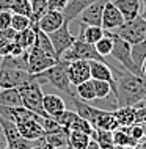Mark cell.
I'll return each instance as SVG.
<instances>
[{
  "instance_id": "cell-1",
  "label": "cell",
  "mask_w": 146,
  "mask_h": 149,
  "mask_svg": "<svg viewBox=\"0 0 146 149\" xmlns=\"http://www.w3.org/2000/svg\"><path fill=\"white\" fill-rule=\"evenodd\" d=\"M110 66V64H108ZM115 77V100L116 107L135 105L146 97V75H137L124 68H112Z\"/></svg>"
},
{
  "instance_id": "cell-2",
  "label": "cell",
  "mask_w": 146,
  "mask_h": 149,
  "mask_svg": "<svg viewBox=\"0 0 146 149\" xmlns=\"http://www.w3.org/2000/svg\"><path fill=\"white\" fill-rule=\"evenodd\" d=\"M44 80L41 79L39 74H35L33 79L28 80V82L22 83L21 86H17L19 90V94H21V99H22V107L31 110L33 113L43 116L46 118V111L43 108V90H41V83Z\"/></svg>"
},
{
  "instance_id": "cell-3",
  "label": "cell",
  "mask_w": 146,
  "mask_h": 149,
  "mask_svg": "<svg viewBox=\"0 0 146 149\" xmlns=\"http://www.w3.org/2000/svg\"><path fill=\"white\" fill-rule=\"evenodd\" d=\"M68 63L69 61L60 60L57 64H54L52 68L41 72L39 75H41V79L44 82H49L52 86H55L57 90H60L63 94H66L69 99H72V97H77V96H75V86L71 85L69 79H68V74H66Z\"/></svg>"
},
{
  "instance_id": "cell-4",
  "label": "cell",
  "mask_w": 146,
  "mask_h": 149,
  "mask_svg": "<svg viewBox=\"0 0 146 149\" xmlns=\"http://www.w3.org/2000/svg\"><path fill=\"white\" fill-rule=\"evenodd\" d=\"M63 61H75V60H85V61H105V58L102 55L97 54V50L94 49L93 44L85 42L80 36H75V41L74 44L68 49L64 54L61 55Z\"/></svg>"
},
{
  "instance_id": "cell-5",
  "label": "cell",
  "mask_w": 146,
  "mask_h": 149,
  "mask_svg": "<svg viewBox=\"0 0 146 149\" xmlns=\"http://www.w3.org/2000/svg\"><path fill=\"white\" fill-rule=\"evenodd\" d=\"M108 33H110V36L113 38V49L110 52V55L121 64V68H124L126 71L132 72V74H137V75H143L141 71L135 66V63H133V60H132L131 44L127 41H124L123 38H119L118 35L112 33V31H108Z\"/></svg>"
},
{
  "instance_id": "cell-6",
  "label": "cell",
  "mask_w": 146,
  "mask_h": 149,
  "mask_svg": "<svg viewBox=\"0 0 146 149\" xmlns=\"http://www.w3.org/2000/svg\"><path fill=\"white\" fill-rule=\"evenodd\" d=\"M112 33L118 35L124 41H127L131 46L146 39V21L141 16H137L132 21H126L121 27L113 30Z\"/></svg>"
},
{
  "instance_id": "cell-7",
  "label": "cell",
  "mask_w": 146,
  "mask_h": 149,
  "mask_svg": "<svg viewBox=\"0 0 146 149\" xmlns=\"http://www.w3.org/2000/svg\"><path fill=\"white\" fill-rule=\"evenodd\" d=\"M60 60H55L54 57L44 54L43 50L31 47L27 50V71L30 74H41L49 68H52L54 64H57Z\"/></svg>"
},
{
  "instance_id": "cell-8",
  "label": "cell",
  "mask_w": 146,
  "mask_h": 149,
  "mask_svg": "<svg viewBox=\"0 0 146 149\" xmlns=\"http://www.w3.org/2000/svg\"><path fill=\"white\" fill-rule=\"evenodd\" d=\"M49 39H50L52 46H54L57 60H60V58H61V55H63L68 49H69L72 44H74L75 36L71 33L69 24L63 22V25L60 27L58 30H55V31H52V33H49Z\"/></svg>"
},
{
  "instance_id": "cell-9",
  "label": "cell",
  "mask_w": 146,
  "mask_h": 149,
  "mask_svg": "<svg viewBox=\"0 0 146 149\" xmlns=\"http://www.w3.org/2000/svg\"><path fill=\"white\" fill-rule=\"evenodd\" d=\"M66 74L69 79L71 85L77 86L80 83L87 82L91 79V71H90V61L85 60H75V61H69L66 68Z\"/></svg>"
},
{
  "instance_id": "cell-10",
  "label": "cell",
  "mask_w": 146,
  "mask_h": 149,
  "mask_svg": "<svg viewBox=\"0 0 146 149\" xmlns=\"http://www.w3.org/2000/svg\"><path fill=\"white\" fill-rule=\"evenodd\" d=\"M107 2L108 0H94L79 14V17L75 21L79 24H85V25H101V22H102V11Z\"/></svg>"
},
{
  "instance_id": "cell-11",
  "label": "cell",
  "mask_w": 146,
  "mask_h": 149,
  "mask_svg": "<svg viewBox=\"0 0 146 149\" xmlns=\"http://www.w3.org/2000/svg\"><path fill=\"white\" fill-rule=\"evenodd\" d=\"M124 17L121 14V11L116 8V5L108 0L104 6V11H102V22H101V27L105 30V31H113L116 30L118 27H121L124 24Z\"/></svg>"
},
{
  "instance_id": "cell-12",
  "label": "cell",
  "mask_w": 146,
  "mask_h": 149,
  "mask_svg": "<svg viewBox=\"0 0 146 149\" xmlns=\"http://www.w3.org/2000/svg\"><path fill=\"white\" fill-rule=\"evenodd\" d=\"M17 127L19 134L22 138L28 140V141H44V129L39 124V121L36 119H24V121H17L14 123Z\"/></svg>"
},
{
  "instance_id": "cell-13",
  "label": "cell",
  "mask_w": 146,
  "mask_h": 149,
  "mask_svg": "<svg viewBox=\"0 0 146 149\" xmlns=\"http://www.w3.org/2000/svg\"><path fill=\"white\" fill-rule=\"evenodd\" d=\"M64 22V17H63V13L61 11H55V10H47L41 17L39 21L36 22V27H38L41 31L44 33H52V31L58 30L60 27L63 25Z\"/></svg>"
},
{
  "instance_id": "cell-14",
  "label": "cell",
  "mask_w": 146,
  "mask_h": 149,
  "mask_svg": "<svg viewBox=\"0 0 146 149\" xmlns=\"http://www.w3.org/2000/svg\"><path fill=\"white\" fill-rule=\"evenodd\" d=\"M71 102H72V105H74V111L77 115L80 116V118H83V119H87L88 123L91 124H94V121L97 119V116H99L101 113H102V108H97L94 105H91L90 102H85V100H80L79 97H72L71 99Z\"/></svg>"
},
{
  "instance_id": "cell-15",
  "label": "cell",
  "mask_w": 146,
  "mask_h": 149,
  "mask_svg": "<svg viewBox=\"0 0 146 149\" xmlns=\"http://www.w3.org/2000/svg\"><path fill=\"white\" fill-rule=\"evenodd\" d=\"M43 108L47 116L55 118L57 115H60L61 111L66 110V102H64V99L61 96L49 93V94L43 96Z\"/></svg>"
},
{
  "instance_id": "cell-16",
  "label": "cell",
  "mask_w": 146,
  "mask_h": 149,
  "mask_svg": "<svg viewBox=\"0 0 146 149\" xmlns=\"http://www.w3.org/2000/svg\"><path fill=\"white\" fill-rule=\"evenodd\" d=\"M90 71H91V79L94 80H104L112 85V91L115 94V77L113 72L108 66V63L104 61H90Z\"/></svg>"
},
{
  "instance_id": "cell-17",
  "label": "cell",
  "mask_w": 146,
  "mask_h": 149,
  "mask_svg": "<svg viewBox=\"0 0 146 149\" xmlns=\"http://www.w3.org/2000/svg\"><path fill=\"white\" fill-rule=\"evenodd\" d=\"M112 2L121 11L124 21H132L137 16H140L141 0H112Z\"/></svg>"
},
{
  "instance_id": "cell-18",
  "label": "cell",
  "mask_w": 146,
  "mask_h": 149,
  "mask_svg": "<svg viewBox=\"0 0 146 149\" xmlns=\"http://www.w3.org/2000/svg\"><path fill=\"white\" fill-rule=\"evenodd\" d=\"M69 129H66V127H57L54 129V130H50V132H46L44 134V141L49 143V144H52L54 148L57 149H60V148H63V146H66L68 143H69Z\"/></svg>"
},
{
  "instance_id": "cell-19",
  "label": "cell",
  "mask_w": 146,
  "mask_h": 149,
  "mask_svg": "<svg viewBox=\"0 0 146 149\" xmlns=\"http://www.w3.org/2000/svg\"><path fill=\"white\" fill-rule=\"evenodd\" d=\"M113 135V144H115V149H132L135 146L137 140H133L131 135H129L127 129L126 127H118L116 130L112 132Z\"/></svg>"
},
{
  "instance_id": "cell-20",
  "label": "cell",
  "mask_w": 146,
  "mask_h": 149,
  "mask_svg": "<svg viewBox=\"0 0 146 149\" xmlns=\"http://www.w3.org/2000/svg\"><path fill=\"white\" fill-rule=\"evenodd\" d=\"M94 129H101V130H108V132H113L119 127V123L116 119V116L113 111H108V110H104L102 113L97 116V119L94 121L93 124Z\"/></svg>"
},
{
  "instance_id": "cell-21",
  "label": "cell",
  "mask_w": 146,
  "mask_h": 149,
  "mask_svg": "<svg viewBox=\"0 0 146 149\" xmlns=\"http://www.w3.org/2000/svg\"><path fill=\"white\" fill-rule=\"evenodd\" d=\"M104 35H105V30L101 25H85V24H80V33H79V36L83 39L85 42L93 44V46H94V42L99 41Z\"/></svg>"
},
{
  "instance_id": "cell-22",
  "label": "cell",
  "mask_w": 146,
  "mask_h": 149,
  "mask_svg": "<svg viewBox=\"0 0 146 149\" xmlns=\"http://www.w3.org/2000/svg\"><path fill=\"white\" fill-rule=\"evenodd\" d=\"M113 113L118 119L119 127H129L132 124H135V107L133 105L118 107L116 110H113Z\"/></svg>"
},
{
  "instance_id": "cell-23",
  "label": "cell",
  "mask_w": 146,
  "mask_h": 149,
  "mask_svg": "<svg viewBox=\"0 0 146 149\" xmlns=\"http://www.w3.org/2000/svg\"><path fill=\"white\" fill-rule=\"evenodd\" d=\"M0 105L3 107H21L22 99L17 88H5L0 90Z\"/></svg>"
},
{
  "instance_id": "cell-24",
  "label": "cell",
  "mask_w": 146,
  "mask_h": 149,
  "mask_svg": "<svg viewBox=\"0 0 146 149\" xmlns=\"http://www.w3.org/2000/svg\"><path fill=\"white\" fill-rule=\"evenodd\" d=\"M35 39H36V25L30 27V29H27L24 31H17L16 38H14V42H17L24 50H28L33 47Z\"/></svg>"
},
{
  "instance_id": "cell-25",
  "label": "cell",
  "mask_w": 146,
  "mask_h": 149,
  "mask_svg": "<svg viewBox=\"0 0 146 149\" xmlns=\"http://www.w3.org/2000/svg\"><path fill=\"white\" fill-rule=\"evenodd\" d=\"M33 47H36V49L43 50L44 54L50 55V57H54L57 60V55H55V50H54V46H52L50 39H49V35L44 33V31H41L36 27V39H35V44Z\"/></svg>"
},
{
  "instance_id": "cell-26",
  "label": "cell",
  "mask_w": 146,
  "mask_h": 149,
  "mask_svg": "<svg viewBox=\"0 0 146 149\" xmlns=\"http://www.w3.org/2000/svg\"><path fill=\"white\" fill-rule=\"evenodd\" d=\"M91 140L99 144L101 149H115V144H113V135L112 132L108 130H101V129H94L91 135Z\"/></svg>"
},
{
  "instance_id": "cell-27",
  "label": "cell",
  "mask_w": 146,
  "mask_h": 149,
  "mask_svg": "<svg viewBox=\"0 0 146 149\" xmlns=\"http://www.w3.org/2000/svg\"><path fill=\"white\" fill-rule=\"evenodd\" d=\"M75 96L80 100H85V102H94L96 94H94V86H93L91 79L75 86Z\"/></svg>"
},
{
  "instance_id": "cell-28",
  "label": "cell",
  "mask_w": 146,
  "mask_h": 149,
  "mask_svg": "<svg viewBox=\"0 0 146 149\" xmlns=\"http://www.w3.org/2000/svg\"><path fill=\"white\" fill-rule=\"evenodd\" d=\"M90 141H91V136L83 134V132H75V130L69 132V143L68 144L74 149H85Z\"/></svg>"
},
{
  "instance_id": "cell-29",
  "label": "cell",
  "mask_w": 146,
  "mask_h": 149,
  "mask_svg": "<svg viewBox=\"0 0 146 149\" xmlns=\"http://www.w3.org/2000/svg\"><path fill=\"white\" fill-rule=\"evenodd\" d=\"M131 54H132V60L135 63V66L141 71V63L146 58V39L131 46Z\"/></svg>"
},
{
  "instance_id": "cell-30",
  "label": "cell",
  "mask_w": 146,
  "mask_h": 149,
  "mask_svg": "<svg viewBox=\"0 0 146 149\" xmlns=\"http://www.w3.org/2000/svg\"><path fill=\"white\" fill-rule=\"evenodd\" d=\"M94 49L97 50V54L102 55L104 58L107 57V55H110V52L113 49V38L110 36L108 31H105V35L102 36V38L94 42Z\"/></svg>"
},
{
  "instance_id": "cell-31",
  "label": "cell",
  "mask_w": 146,
  "mask_h": 149,
  "mask_svg": "<svg viewBox=\"0 0 146 149\" xmlns=\"http://www.w3.org/2000/svg\"><path fill=\"white\" fill-rule=\"evenodd\" d=\"M33 27V22L28 16L24 14H16L13 13V17H11V29H14L16 31H24L27 29Z\"/></svg>"
},
{
  "instance_id": "cell-32",
  "label": "cell",
  "mask_w": 146,
  "mask_h": 149,
  "mask_svg": "<svg viewBox=\"0 0 146 149\" xmlns=\"http://www.w3.org/2000/svg\"><path fill=\"white\" fill-rule=\"evenodd\" d=\"M30 5H31V22H33V25H36L39 17L47 11V2L46 0H30Z\"/></svg>"
},
{
  "instance_id": "cell-33",
  "label": "cell",
  "mask_w": 146,
  "mask_h": 149,
  "mask_svg": "<svg viewBox=\"0 0 146 149\" xmlns=\"http://www.w3.org/2000/svg\"><path fill=\"white\" fill-rule=\"evenodd\" d=\"M69 130H75V132H83V134H87V135H93V132H94V127L91 126L90 123H88L87 119H83V118H80L79 115L75 116V119L72 121V124H71V127H69Z\"/></svg>"
},
{
  "instance_id": "cell-34",
  "label": "cell",
  "mask_w": 146,
  "mask_h": 149,
  "mask_svg": "<svg viewBox=\"0 0 146 149\" xmlns=\"http://www.w3.org/2000/svg\"><path fill=\"white\" fill-rule=\"evenodd\" d=\"M93 86H94V94L96 99H105L108 97V94L112 93V85L108 82H104V80H94L91 79Z\"/></svg>"
},
{
  "instance_id": "cell-35",
  "label": "cell",
  "mask_w": 146,
  "mask_h": 149,
  "mask_svg": "<svg viewBox=\"0 0 146 149\" xmlns=\"http://www.w3.org/2000/svg\"><path fill=\"white\" fill-rule=\"evenodd\" d=\"M13 13L16 14H24L28 16L31 19V5H30V0H14V3L10 8Z\"/></svg>"
},
{
  "instance_id": "cell-36",
  "label": "cell",
  "mask_w": 146,
  "mask_h": 149,
  "mask_svg": "<svg viewBox=\"0 0 146 149\" xmlns=\"http://www.w3.org/2000/svg\"><path fill=\"white\" fill-rule=\"evenodd\" d=\"M75 116H77V113H75L74 110H68V108H66V110L61 111L60 115H57L54 119H55V121H57V123H58L61 127L69 129V127H71V124H72V121L75 119Z\"/></svg>"
},
{
  "instance_id": "cell-37",
  "label": "cell",
  "mask_w": 146,
  "mask_h": 149,
  "mask_svg": "<svg viewBox=\"0 0 146 149\" xmlns=\"http://www.w3.org/2000/svg\"><path fill=\"white\" fill-rule=\"evenodd\" d=\"M126 129H127L129 135H131L133 140H137V141H140V140H143L146 136V130H145L143 124H132V126H129Z\"/></svg>"
},
{
  "instance_id": "cell-38",
  "label": "cell",
  "mask_w": 146,
  "mask_h": 149,
  "mask_svg": "<svg viewBox=\"0 0 146 149\" xmlns=\"http://www.w3.org/2000/svg\"><path fill=\"white\" fill-rule=\"evenodd\" d=\"M11 17H13L11 10H0V30L11 27Z\"/></svg>"
},
{
  "instance_id": "cell-39",
  "label": "cell",
  "mask_w": 146,
  "mask_h": 149,
  "mask_svg": "<svg viewBox=\"0 0 146 149\" xmlns=\"http://www.w3.org/2000/svg\"><path fill=\"white\" fill-rule=\"evenodd\" d=\"M47 2V10H55V11H63L64 6L68 5L69 0H46Z\"/></svg>"
},
{
  "instance_id": "cell-40",
  "label": "cell",
  "mask_w": 146,
  "mask_h": 149,
  "mask_svg": "<svg viewBox=\"0 0 146 149\" xmlns=\"http://www.w3.org/2000/svg\"><path fill=\"white\" fill-rule=\"evenodd\" d=\"M16 31L14 29H11V27H8V29H3L0 30V39H6V41H14L16 38Z\"/></svg>"
},
{
  "instance_id": "cell-41",
  "label": "cell",
  "mask_w": 146,
  "mask_h": 149,
  "mask_svg": "<svg viewBox=\"0 0 146 149\" xmlns=\"http://www.w3.org/2000/svg\"><path fill=\"white\" fill-rule=\"evenodd\" d=\"M11 44L13 41H6V39H0V57H8L11 50Z\"/></svg>"
},
{
  "instance_id": "cell-42",
  "label": "cell",
  "mask_w": 146,
  "mask_h": 149,
  "mask_svg": "<svg viewBox=\"0 0 146 149\" xmlns=\"http://www.w3.org/2000/svg\"><path fill=\"white\" fill-rule=\"evenodd\" d=\"M14 0H0V10H10Z\"/></svg>"
},
{
  "instance_id": "cell-43",
  "label": "cell",
  "mask_w": 146,
  "mask_h": 149,
  "mask_svg": "<svg viewBox=\"0 0 146 149\" xmlns=\"http://www.w3.org/2000/svg\"><path fill=\"white\" fill-rule=\"evenodd\" d=\"M132 149H146V136H145L143 140H140V141L137 143V144H135V146H133Z\"/></svg>"
},
{
  "instance_id": "cell-44",
  "label": "cell",
  "mask_w": 146,
  "mask_h": 149,
  "mask_svg": "<svg viewBox=\"0 0 146 149\" xmlns=\"http://www.w3.org/2000/svg\"><path fill=\"white\" fill-rule=\"evenodd\" d=\"M140 16L146 21V0H141V10H140Z\"/></svg>"
},
{
  "instance_id": "cell-45",
  "label": "cell",
  "mask_w": 146,
  "mask_h": 149,
  "mask_svg": "<svg viewBox=\"0 0 146 149\" xmlns=\"http://www.w3.org/2000/svg\"><path fill=\"white\" fill-rule=\"evenodd\" d=\"M85 149H101V148H99V144H97L94 140H91V141L88 143V146L85 148Z\"/></svg>"
},
{
  "instance_id": "cell-46",
  "label": "cell",
  "mask_w": 146,
  "mask_h": 149,
  "mask_svg": "<svg viewBox=\"0 0 146 149\" xmlns=\"http://www.w3.org/2000/svg\"><path fill=\"white\" fill-rule=\"evenodd\" d=\"M39 149H57V148H54L52 144H49V143H41V146H39Z\"/></svg>"
},
{
  "instance_id": "cell-47",
  "label": "cell",
  "mask_w": 146,
  "mask_h": 149,
  "mask_svg": "<svg viewBox=\"0 0 146 149\" xmlns=\"http://www.w3.org/2000/svg\"><path fill=\"white\" fill-rule=\"evenodd\" d=\"M141 74L146 75V58L143 60V63H141Z\"/></svg>"
},
{
  "instance_id": "cell-48",
  "label": "cell",
  "mask_w": 146,
  "mask_h": 149,
  "mask_svg": "<svg viewBox=\"0 0 146 149\" xmlns=\"http://www.w3.org/2000/svg\"><path fill=\"white\" fill-rule=\"evenodd\" d=\"M60 149H74V148L69 146V144H66V146H63V148H60Z\"/></svg>"
},
{
  "instance_id": "cell-49",
  "label": "cell",
  "mask_w": 146,
  "mask_h": 149,
  "mask_svg": "<svg viewBox=\"0 0 146 149\" xmlns=\"http://www.w3.org/2000/svg\"><path fill=\"white\" fill-rule=\"evenodd\" d=\"M2 149H13V148H10V146H3Z\"/></svg>"
},
{
  "instance_id": "cell-50",
  "label": "cell",
  "mask_w": 146,
  "mask_h": 149,
  "mask_svg": "<svg viewBox=\"0 0 146 149\" xmlns=\"http://www.w3.org/2000/svg\"><path fill=\"white\" fill-rule=\"evenodd\" d=\"M143 126H145V130H146V123H145V124H143Z\"/></svg>"
}]
</instances>
